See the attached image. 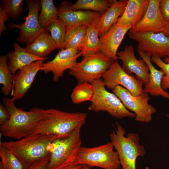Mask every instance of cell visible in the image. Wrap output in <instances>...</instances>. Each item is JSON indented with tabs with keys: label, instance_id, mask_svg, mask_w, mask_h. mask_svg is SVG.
I'll return each mask as SVG.
<instances>
[{
	"label": "cell",
	"instance_id": "836d02e7",
	"mask_svg": "<svg viewBox=\"0 0 169 169\" xmlns=\"http://www.w3.org/2000/svg\"><path fill=\"white\" fill-rule=\"evenodd\" d=\"M160 8L165 21L169 24V0H161Z\"/></svg>",
	"mask_w": 169,
	"mask_h": 169
},
{
	"label": "cell",
	"instance_id": "7bdbcfd3",
	"mask_svg": "<svg viewBox=\"0 0 169 169\" xmlns=\"http://www.w3.org/2000/svg\"><path fill=\"white\" fill-rule=\"evenodd\" d=\"M165 115L167 117L169 118V115Z\"/></svg>",
	"mask_w": 169,
	"mask_h": 169
},
{
	"label": "cell",
	"instance_id": "d590c367",
	"mask_svg": "<svg viewBox=\"0 0 169 169\" xmlns=\"http://www.w3.org/2000/svg\"><path fill=\"white\" fill-rule=\"evenodd\" d=\"M9 17L5 10L0 6V34L7 30L5 25V23L8 20Z\"/></svg>",
	"mask_w": 169,
	"mask_h": 169
},
{
	"label": "cell",
	"instance_id": "f35d334b",
	"mask_svg": "<svg viewBox=\"0 0 169 169\" xmlns=\"http://www.w3.org/2000/svg\"><path fill=\"white\" fill-rule=\"evenodd\" d=\"M163 33L169 36V24L166 23Z\"/></svg>",
	"mask_w": 169,
	"mask_h": 169
},
{
	"label": "cell",
	"instance_id": "52a82bcc",
	"mask_svg": "<svg viewBox=\"0 0 169 169\" xmlns=\"http://www.w3.org/2000/svg\"><path fill=\"white\" fill-rule=\"evenodd\" d=\"M95 90L93 101L88 109L96 112H107L112 116L118 119L134 118L136 115L127 110L120 99L113 93L105 89L102 79L90 82Z\"/></svg>",
	"mask_w": 169,
	"mask_h": 169
},
{
	"label": "cell",
	"instance_id": "b9f144b4",
	"mask_svg": "<svg viewBox=\"0 0 169 169\" xmlns=\"http://www.w3.org/2000/svg\"><path fill=\"white\" fill-rule=\"evenodd\" d=\"M0 169H5L1 161L0 162Z\"/></svg>",
	"mask_w": 169,
	"mask_h": 169
},
{
	"label": "cell",
	"instance_id": "e575fe53",
	"mask_svg": "<svg viewBox=\"0 0 169 169\" xmlns=\"http://www.w3.org/2000/svg\"><path fill=\"white\" fill-rule=\"evenodd\" d=\"M49 159V157L45 158L26 167L25 169H47Z\"/></svg>",
	"mask_w": 169,
	"mask_h": 169
},
{
	"label": "cell",
	"instance_id": "7402d4cb",
	"mask_svg": "<svg viewBox=\"0 0 169 169\" xmlns=\"http://www.w3.org/2000/svg\"><path fill=\"white\" fill-rule=\"evenodd\" d=\"M127 1L115 0L110 8L102 14L96 25L99 38L106 33L117 23L125 10Z\"/></svg>",
	"mask_w": 169,
	"mask_h": 169
},
{
	"label": "cell",
	"instance_id": "5b68a950",
	"mask_svg": "<svg viewBox=\"0 0 169 169\" xmlns=\"http://www.w3.org/2000/svg\"><path fill=\"white\" fill-rule=\"evenodd\" d=\"M111 141L98 146L81 147L70 166L85 165L104 169H119L121 165L116 151Z\"/></svg>",
	"mask_w": 169,
	"mask_h": 169
},
{
	"label": "cell",
	"instance_id": "2e32d148",
	"mask_svg": "<svg viewBox=\"0 0 169 169\" xmlns=\"http://www.w3.org/2000/svg\"><path fill=\"white\" fill-rule=\"evenodd\" d=\"M44 61L34 62L20 69L14 76L12 98L22 99L29 89L38 72L40 71Z\"/></svg>",
	"mask_w": 169,
	"mask_h": 169
},
{
	"label": "cell",
	"instance_id": "484cf974",
	"mask_svg": "<svg viewBox=\"0 0 169 169\" xmlns=\"http://www.w3.org/2000/svg\"><path fill=\"white\" fill-rule=\"evenodd\" d=\"M6 55L0 57V84L2 85L1 92L5 97L11 93L13 88L14 75L11 73L8 64Z\"/></svg>",
	"mask_w": 169,
	"mask_h": 169
},
{
	"label": "cell",
	"instance_id": "ba28073f",
	"mask_svg": "<svg viewBox=\"0 0 169 169\" xmlns=\"http://www.w3.org/2000/svg\"><path fill=\"white\" fill-rule=\"evenodd\" d=\"M114 62L99 52L84 57L80 62H77L69 70V74L79 83H90L102 78Z\"/></svg>",
	"mask_w": 169,
	"mask_h": 169
},
{
	"label": "cell",
	"instance_id": "4316f807",
	"mask_svg": "<svg viewBox=\"0 0 169 169\" xmlns=\"http://www.w3.org/2000/svg\"><path fill=\"white\" fill-rule=\"evenodd\" d=\"M50 33L57 49L60 51L64 49L67 28L64 23L58 18L52 22L46 29Z\"/></svg>",
	"mask_w": 169,
	"mask_h": 169
},
{
	"label": "cell",
	"instance_id": "d6a6232c",
	"mask_svg": "<svg viewBox=\"0 0 169 169\" xmlns=\"http://www.w3.org/2000/svg\"><path fill=\"white\" fill-rule=\"evenodd\" d=\"M151 61L161 68L165 73L161 82V87L162 89L166 91L169 89V63H166L159 57H151Z\"/></svg>",
	"mask_w": 169,
	"mask_h": 169
},
{
	"label": "cell",
	"instance_id": "9a60e30c",
	"mask_svg": "<svg viewBox=\"0 0 169 169\" xmlns=\"http://www.w3.org/2000/svg\"><path fill=\"white\" fill-rule=\"evenodd\" d=\"M161 0H149L146 11L142 19L129 30L130 32H163L166 23L162 15Z\"/></svg>",
	"mask_w": 169,
	"mask_h": 169
},
{
	"label": "cell",
	"instance_id": "ab89813d",
	"mask_svg": "<svg viewBox=\"0 0 169 169\" xmlns=\"http://www.w3.org/2000/svg\"><path fill=\"white\" fill-rule=\"evenodd\" d=\"M82 169H91L90 167L87 166L82 165ZM121 169H122V168Z\"/></svg>",
	"mask_w": 169,
	"mask_h": 169
},
{
	"label": "cell",
	"instance_id": "60d3db41",
	"mask_svg": "<svg viewBox=\"0 0 169 169\" xmlns=\"http://www.w3.org/2000/svg\"><path fill=\"white\" fill-rule=\"evenodd\" d=\"M164 62L166 63H169V57L164 58Z\"/></svg>",
	"mask_w": 169,
	"mask_h": 169
},
{
	"label": "cell",
	"instance_id": "f1b7e54d",
	"mask_svg": "<svg viewBox=\"0 0 169 169\" xmlns=\"http://www.w3.org/2000/svg\"><path fill=\"white\" fill-rule=\"evenodd\" d=\"M95 90L92 85L89 82L79 83L74 89L71 95L72 102L76 104L86 101L92 102Z\"/></svg>",
	"mask_w": 169,
	"mask_h": 169
},
{
	"label": "cell",
	"instance_id": "4dcf8cb0",
	"mask_svg": "<svg viewBox=\"0 0 169 169\" xmlns=\"http://www.w3.org/2000/svg\"><path fill=\"white\" fill-rule=\"evenodd\" d=\"M0 157L5 169H25L26 167L13 153L0 145Z\"/></svg>",
	"mask_w": 169,
	"mask_h": 169
},
{
	"label": "cell",
	"instance_id": "cb8c5ba5",
	"mask_svg": "<svg viewBox=\"0 0 169 169\" xmlns=\"http://www.w3.org/2000/svg\"><path fill=\"white\" fill-rule=\"evenodd\" d=\"M96 25H88L85 38L79 49L84 57L101 52L100 44Z\"/></svg>",
	"mask_w": 169,
	"mask_h": 169
},
{
	"label": "cell",
	"instance_id": "83f0119b",
	"mask_svg": "<svg viewBox=\"0 0 169 169\" xmlns=\"http://www.w3.org/2000/svg\"><path fill=\"white\" fill-rule=\"evenodd\" d=\"M41 10L38 16V20L41 27L45 29L54 20L58 18L57 7L52 0H41Z\"/></svg>",
	"mask_w": 169,
	"mask_h": 169
},
{
	"label": "cell",
	"instance_id": "1f68e13d",
	"mask_svg": "<svg viewBox=\"0 0 169 169\" xmlns=\"http://www.w3.org/2000/svg\"><path fill=\"white\" fill-rule=\"evenodd\" d=\"M1 2L0 6L5 10L9 18L13 20L17 19L23 11V0H3Z\"/></svg>",
	"mask_w": 169,
	"mask_h": 169
},
{
	"label": "cell",
	"instance_id": "6da1fadb",
	"mask_svg": "<svg viewBox=\"0 0 169 169\" xmlns=\"http://www.w3.org/2000/svg\"><path fill=\"white\" fill-rule=\"evenodd\" d=\"M87 117V114L84 112H69L53 108L45 110L32 133L52 135L58 138L67 137L76 130L81 129Z\"/></svg>",
	"mask_w": 169,
	"mask_h": 169
},
{
	"label": "cell",
	"instance_id": "74e56055",
	"mask_svg": "<svg viewBox=\"0 0 169 169\" xmlns=\"http://www.w3.org/2000/svg\"><path fill=\"white\" fill-rule=\"evenodd\" d=\"M82 165H78L69 166L62 169H82Z\"/></svg>",
	"mask_w": 169,
	"mask_h": 169
},
{
	"label": "cell",
	"instance_id": "d4e9b609",
	"mask_svg": "<svg viewBox=\"0 0 169 169\" xmlns=\"http://www.w3.org/2000/svg\"><path fill=\"white\" fill-rule=\"evenodd\" d=\"M115 0H78L72 3L71 8L74 10H86L104 13L110 7Z\"/></svg>",
	"mask_w": 169,
	"mask_h": 169
},
{
	"label": "cell",
	"instance_id": "7c38bea8",
	"mask_svg": "<svg viewBox=\"0 0 169 169\" xmlns=\"http://www.w3.org/2000/svg\"><path fill=\"white\" fill-rule=\"evenodd\" d=\"M26 3L28 13L24 22L18 23L11 22L8 26L10 28H19L17 41L27 45L32 42L45 29L41 27L38 20L40 2L37 0H27Z\"/></svg>",
	"mask_w": 169,
	"mask_h": 169
},
{
	"label": "cell",
	"instance_id": "d6986e66",
	"mask_svg": "<svg viewBox=\"0 0 169 169\" xmlns=\"http://www.w3.org/2000/svg\"><path fill=\"white\" fill-rule=\"evenodd\" d=\"M139 54L146 64L149 70L150 77L148 84L144 85V92L151 96L162 97L169 99V93L163 90L161 87L162 78L165 73L161 69L158 70L153 65L151 56L148 53L137 50Z\"/></svg>",
	"mask_w": 169,
	"mask_h": 169
},
{
	"label": "cell",
	"instance_id": "3957f363",
	"mask_svg": "<svg viewBox=\"0 0 169 169\" xmlns=\"http://www.w3.org/2000/svg\"><path fill=\"white\" fill-rule=\"evenodd\" d=\"M59 139L52 135L32 133L15 141H4L2 145L15 154L27 167L49 157V145Z\"/></svg>",
	"mask_w": 169,
	"mask_h": 169
},
{
	"label": "cell",
	"instance_id": "ffe728a7",
	"mask_svg": "<svg viewBox=\"0 0 169 169\" xmlns=\"http://www.w3.org/2000/svg\"><path fill=\"white\" fill-rule=\"evenodd\" d=\"M148 2L149 0H128L125 10L116 24L120 26L133 27L143 17Z\"/></svg>",
	"mask_w": 169,
	"mask_h": 169
},
{
	"label": "cell",
	"instance_id": "277c9868",
	"mask_svg": "<svg viewBox=\"0 0 169 169\" xmlns=\"http://www.w3.org/2000/svg\"><path fill=\"white\" fill-rule=\"evenodd\" d=\"M116 128L110 134L111 141L116 150L122 169H136V161L139 156L145 155L144 147L140 144L138 134L129 133L126 137L124 129L118 122Z\"/></svg>",
	"mask_w": 169,
	"mask_h": 169
},
{
	"label": "cell",
	"instance_id": "603a6c76",
	"mask_svg": "<svg viewBox=\"0 0 169 169\" xmlns=\"http://www.w3.org/2000/svg\"><path fill=\"white\" fill-rule=\"evenodd\" d=\"M57 49L56 45L49 32H43L31 43L24 48L27 52L34 56L45 58L53 51Z\"/></svg>",
	"mask_w": 169,
	"mask_h": 169
},
{
	"label": "cell",
	"instance_id": "ac0fdd59",
	"mask_svg": "<svg viewBox=\"0 0 169 169\" xmlns=\"http://www.w3.org/2000/svg\"><path fill=\"white\" fill-rule=\"evenodd\" d=\"M131 28L120 26L116 23L99 38L101 52L106 57L115 61L118 59V49L127 32Z\"/></svg>",
	"mask_w": 169,
	"mask_h": 169
},
{
	"label": "cell",
	"instance_id": "8d00e7d4",
	"mask_svg": "<svg viewBox=\"0 0 169 169\" xmlns=\"http://www.w3.org/2000/svg\"><path fill=\"white\" fill-rule=\"evenodd\" d=\"M10 115L7 110L3 105L0 104V125L7 123L9 120Z\"/></svg>",
	"mask_w": 169,
	"mask_h": 169
},
{
	"label": "cell",
	"instance_id": "e0dca14e",
	"mask_svg": "<svg viewBox=\"0 0 169 169\" xmlns=\"http://www.w3.org/2000/svg\"><path fill=\"white\" fill-rule=\"evenodd\" d=\"M118 59L122 62V68L128 74H135V77L142 81L144 85L149 82L150 72L148 67L142 59L138 60L136 58L133 46L126 45L124 50L118 51Z\"/></svg>",
	"mask_w": 169,
	"mask_h": 169
},
{
	"label": "cell",
	"instance_id": "4fadbf2b",
	"mask_svg": "<svg viewBox=\"0 0 169 169\" xmlns=\"http://www.w3.org/2000/svg\"><path fill=\"white\" fill-rule=\"evenodd\" d=\"M71 3L64 1L57 7L58 18L66 26V37L79 26L90 24L97 25L103 13L90 10H74L71 8Z\"/></svg>",
	"mask_w": 169,
	"mask_h": 169
},
{
	"label": "cell",
	"instance_id": "44dd1931",
	"mask_svg": "<svg viewBox=\"0 0 169 169\" xmlns=\"http://www.w3.org/2000/svg\"><path fill=\"white\" fill-rule=\"evenodd\" d=\"M14 50L8 52L7 54L8 64L11 73L14 75L16 71L36 61H45L48 57L42 58L33 55L27 52L17 42L13 44Z\"/></svg>",
	"mask_w": 169,
	"mask_h": 169
},
{
	"label": "cell",
	"instance_id": "8992f818",
	"mask_svg": "<svg viewBox=\"0 0 169 169\" xmlns=\"http://www.w3.org/2000/svg\"><path fill=\"white\" fill-rule=\"evenodd\" d=\"M80 129L70 136L57 139L49 146L50 156L47 169H62L70 166L81 147Z\"/></svg>",
	"mask_w": 169,
	"mask_h": 169
},
{
	"label": "cell",
	"instance_id": "5bb4252c",
	"mask_svg": "<svg viewBox=\"0 0 169 169\" xmlns=\"http://www.w3.org/2000/svg\"><path fill=\"white\" fill-rule=\"evenodd\" d=\"M75 49H67L60 51L52 60L44 63L40 71L47 74L52 72L53 80L57 82L63 76L65 71L71 69L82 55L81 51Z\"/></svg>",
	"mask_w": 169,
	"mask_h": 169
},
{
	"label": "cell",
	"instance_id": "7a4b0ae2",
	"mask_svg": "<svg viewBox=\"0 0 169 169\" xmlns=\"http://www.w3.org/2000/svg\"><path fill=\"white\" fill-rule=\"evenodd\" d=\"M15 101L7 97L3 98V104L9 113L10 118L7 123L0 125V130L2 136L18 140L32 133L45 110L35 107L28 111H24L16 106Z\"/></svg>",
	"mask_w": 169,
	"mask_h": 169
},
{
	"label": "cell",
	"instance_id": "9c48e42d",
	"mask_svg": "<svg viewBox=\"0 0 169 169\" xmlns=\"http://www.w3.org/2000/svg\"><path fill=\"white\" fill-rule=\"evenodd\" d=\"M112 90L125 108L135 114L136 121L148 123L151 120L152 115L156 112V110L149 104L150 97L148 93L144 91L142 94L134 96L120 85L116 86Z\"/></svg>",
	"mask_w": 169,
	"mask_h": 169
},
{
	"label": "cell",
	"instance_id": "8fae6325",
	"mask_svg": "<svg viewBox=\"0 0 169 169\" xmlns=\"http://www.w3.org/2000/svg\"><path fill=\"white\" fill-rule=\"evenodd\" d=\"M102 79L106 88L111 90L120 85L128 90L134 96L144 92L142 81L133 75L127 73L117 60L113 62L104 74Z\"/></svg>",
	"mask_w": 169,
	"mask_h": 169
},
{
	"label": "cell",
	"instance_id": "30bf717a",
	"mask_svg": "<svg viewBox=\"0 0 169 169\" xmlns=\"http://www.w3.org/2000/svg\"><path fill=\"white\" fill-rule=\"evenodd\" d=\"M131 39L138 43L137 50L149 54L151 57H169V36L163 32H129Z\"/></svg>",
	"mask_w": 169,
	"mask_h": 169
},
{
	"label": "cell",
	"instance_id": "f546056e",
	"mask_svg": "<svg viewBox=\"0 0 169 169\" xmlns=\"http://www.w3.org/2000/svg\"><path fill=\"white\" fill-rule=\"evenodd\" d=\"M88 25H83L78 27L66 37L64 49H75L79 50L85 38Z\"/></svg>",
	"mask_w": 169,
	"mask_h": 169
}]
</instances>
